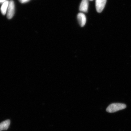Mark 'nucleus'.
I'll use <instances>...</instances> for the list:
<instances>
[{
	"label": "nucleus",
	"mask_w": 131,
	"mask_h": 131,
	"mask_svg": "<svg viewBox=\"0 0 131 131\" xmlns=\"http://www.w3.org/2000/svg\"><path fill=\"white\" fill-rule=\"evenodd\" d=\"M10 124V121L9 119L7 120L0 123V131L7 130Z\"/></svg>",
	"instance_id": "obj_6"
},
{
	"label": "nucleus",
	"mask_w": 131,
	"mask_h": 131,
	"mask_svg": "<svg viewBox=\"0 0 131 131\" xmlns=\"http://www.w3.org/2000/svg\"><path fill=\"white\" fill-rule=\"evenodd\" d=\"M8 3H9V2L8 1H6L3 3L2 6L1 7V10L2 13L3 15H5L7 13Z\"/></svg>",
	"instance_id": "obj_7"
},
{
	"label": "nucleus",
	"mask_w": 131,
	"mask_h": 131,
	"mask_svg": "<svg viewBox=\"0 0 131 131\" xmlns=\"http://www.w3.org/2000/svg\"><path fill=\"white\" fill-rule=\"evenodd\" d=\"M77 19L78 23L81 27H83L86 22V18L85 15L83 13H79L77 15Z\"/></svg>",
	"instance_id": "obj_4"
},
{
	"label": "nucleus",
	"mask_w": 131,
	"mask_h": 131,
	"mask_svg": "<svg viewBox=\"0 0 131 131\" xmlns=\"http://www.w3.org/2000/svg\"><path fill=\"white\" fill-rule=\"evenodd\" d=\"M106 2L107 0H95V6L98 13H101L103 11Z\"/></svg>",
	"instance_id": "obj_3"
},
{
	"label": "nucleus",
	"mask_w": 131,
	"mask_h": 131,
	"mask_svg": "<svg viewBox=\"0 0 131 131\" xmlns=\"http://www.w3.org/2000/svg\"><path fill=\"white\" fill-rule=\"evenodd\" d=\"M15 13V5L13 1H11L9 2L7 12V17L9 19H12Z\"/></svg>",
	"instance_id": "obj_2"
},
{
	"label": "nucleus",
	"mask_w": 131,
	"mask_h": 131,
	"mask_svg": "<svg viewBox=\"0 0 131 131\" xmlns=\"http://www.w3.org/2000/svg\"><path fill=\"white\" fill-rule=\"evenodd\" d=\"M30 1V0H19V1L21 3H26Z\"/></svg>",
	"instance_id": "obj_8"
},
{
	"label": "nucleus",
	"mask_w": 131,
	"mask_h": 131,
	"mask_svg": "<svg viewBox=\"0 0 131 131\" xmlns=\"http://www.w3.org/2000/svg\"><path fill=\"white\" fill-rule=\"evenodd\" d=\"M90 1H93V0H90Z\"/></svg>",
	"instance_id": "obj_10"
},
{
	"label": "nucleus",
	"mask_w": 131,
	"mask_h": 131,
	"mask_svg": "<svg viewBox=\"0 0 131 131\" xmlns=\"http://www.w3.org/2000/svg\"><path fill=\"white\" fill-rule=\"evenodd\" d=\"M89 7V0H82L80 5V10L81 12L87 13Z\"/></svg>",
	"instance_id": "obj_5"
},
{
	"label": "nucleus",
	"mask_w": 131,
	"mask_h": 131,
	"mask_svg": "<svg viewBox=\"0 0 131 131\" xmlns=\"http://www.w3.org/2000/svg\"><path fill=\"white\" fill-rule=\"evenodd\" d=\"M7 0H0V3H3L5 2Z\"/></svg>",
	"instance_id": "obj_9"
},
{
	"label": "nucleus",
	"mask_w": 131,
	"mask_h": 131,
	"mask_svg": "<svg viewBox=\"0 0 131 131\" xmlns=\"http://www.w3.org/2000/svg\"><path fill=\"white\" fill-rule=\"evenodd\" d=\"M126 107V105L124 103H113L107 107L106 110L108 113H115L119 110L125 109Z\"/></svg>",
	"instance_id": "obj_1"
}]
</instances>
